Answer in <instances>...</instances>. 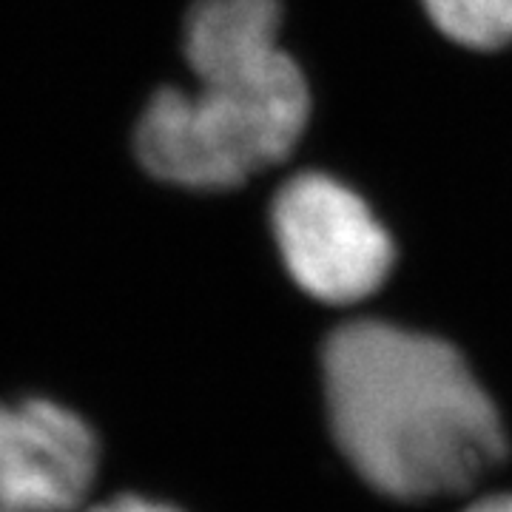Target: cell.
Returning <instances> with one entry per match:
<instances>
[{"label":"cell","instance_id":"obj_1","mask_svg":"<svg viewBox=\"0 0 512 512\" xmlns=\"http://www.w3.org/2000/svg\"><path fill=\"white\" fill-rule=\"evenodd\" d=\"M330 424L370 487L424 501L461 493L507 453L501 416L453 345L353 322L325 348Z\"/></svg>","mask_w":512,"mask_h":512},{"label":"cell","instance_id":"obj_2","mask_svg":"<svg viewBox=\"0 0 512 512\" xmlns=\"http://www.w3.org/2000/svg\"><path fill=\"white\" fill-rule=\"evenodd\" d=\"M197 92L160 89L134 128L137 160L183 188H231L282 163L311 114L308 83L274 46L191 69Z\"/></svg>","mask_w":512,"mask_h":512},{"label":"cell","instance_id":"obj_3","mask_svg":"<svg viewBox=\"0 0 512 512\" xmlns=\"http://www.w3.org/2000/svg\"><path fill=\"white\" fill-rule=\"evenodd\" d=\"M274 237L293 282L328 305L376 293L393 268L387 231L359 194L328 174H299L279 188Z\"/></svg>","mask_w":512,"mask_h":512},{"label":"cell","instance_id":"obj_4","mask_svg":"<svg viewBox=\"0 0 512 512\" xmlns=\"http://www.w3.org/2000/svg\"><path fill=\"white\" fill-rule=\"evenodd\" d=\"M100 473L97 430L49 396L0 399V512H80Z\"/></svg>","mask_w":512,"mask_h":512},{"label":"cell","instance_id":"obj_5","mask_svg":"<svg viewBox=\"0 0 512 512\" xmlns=\"http://www.w3.org/2000/svg\"><path fill=\"white\" fill-rule=\"evenodd\" d=\"M441 35L470 49L512 43V0H424Z\"/></svg>","mask_w":512,"mask_h":512},{"label":"cell","instance_id":"obj_6","mask_svg":"<svg viewBox=\"0 0 512 512\" xmlns=\"http://www.w3.org/2000/svg\"><path fill=\"white\" fill-rule=\"evenodd\" d=\"M80 512H183L165 501H154V498H146V495L137 493H123V495H111L106 501H89Z\"/></svg>","mask_w":512,"mask_h":512},{"label":"cell","instance_id":"obj_7","mask_svg":"<svg viewBox=\"0 0 512 512\" xmlns=\"http://www.w3.org/2000/svg\"><path fill=\"white\" fill-rule=\"evenodd\" d=\"M467 512H512V495H487Z\"/></svg>","mask_w":512,"mask_h":512}]
</instances>
